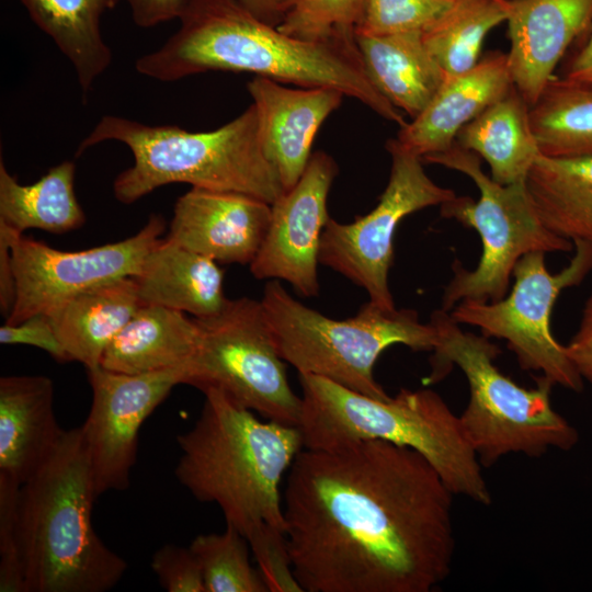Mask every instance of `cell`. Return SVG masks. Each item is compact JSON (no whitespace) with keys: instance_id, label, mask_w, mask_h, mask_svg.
Wrapping results in <instances>:
<instances>
[{"instance_id":"1","label":"cell","mask_w":592,"mask_h":592,"mask_svg":"<svg viewBox=\"0 0 592 592\" xmlns=\"http://www.w3.org/2000/svg\"><path fill=\"white\" fill-rule=\"evenodd\" d=\"M454 493L417 451L382 440L303 448L283 493L304 592H431L452 571Z\"/></svg>"},{"instance_id":"2","label":"cell","mask_w":592,"mask_h":592,"mask_svg":"<svg viewBox=\"0 0 592 592\" xmlns=\"http://www.w3.org/2000/svg\"><path fill=\"white\" fill-rule=\"evenodd\" d=\"M180 27L135 69L163 81L212 70L250 72L301 88L326 87L358 100L383 118L407 124L369 79L355 37L307 41L287 35L235 0H186Z\"/></svg>"},{"instance_id":"3","label":"cell","mask_w":592,"mask_h":592,"mask_svg":"<svg viewBox=\"0 0 592 592\" xmlns=\"http://www.w3.org/2000/svg\"><path fill=\"white\" fill-rule=\"evenodd\" d=\"M194 425L178 436V481L200 502L218 505L249 546L286 537L281 482L304 448L296 425L261 421L207 389Z\"/></svg>"},{"instance_id":"4","label":"cell","mask_w":592,"mask_h":592,"mask_svg":"<svg viewBox=\"0 0 592 592\" xmlns=\"http://www.w3.org/2000/svg\"><path fill=\"white\" fill-rule=\"evenodd\" d=\"M79 428L20 488L19 533L26 592H104L127 562L94 530L96 500Z\"/></svg>"},{"instance_id":"5","label":"cell","mask_w":592,"mask_h":592,"mask_svg":"<svg viewBox=\"0 0 592 592\" xmlns=\"http://www.w3.org/2000/svg\"><path fill=\"white\" fill-rule=\"evenodd\" d=\"M304 448H329L362 440H382L419 452L454 496L490 505L492 496L458 415L430 388H402L376 399L330 379L298 374Z\"/></svg>"},{"instance_id":"6","label":"cell","mask_w":592,"mask_h":592,"mask_svg":"<svg viewBox=\"0 0 592 592\" xmlns=\"http://www.w3.org/2000/svg\"><path fill=\"white\" fill-rule=\"evenodd\" d=\"M109 140L124 144L134 158L113 184L123 204L170 183L243 193L270 204L284 193L278 172L263 151L253 104L219 128L197 133L105 115L80 143L77 156Z\"/></svg>"},{"instance_id":"7","label":"cell","mask_w":592,"mask_h":592,"mask_svg":"<svg viewBox=\"0 0 592 592\" xmlns=\"http://www.w3.org/2000/svg\"><path fill=\"white\" fill-rule=\"evenodd\" d=\"M430 322L437 341L424 384L439 382L453 365L464 373L469 399L458 418L482 468L509 454L542 457L549 448L569 451L577 444L578 431L553 408L551 380L540 375L536 387H522L497 367L501 351L489 338L464 331L442 308Z\"/></svg>"},{"instance_id":"8","label":"cell","mask_w":592,"mask_h":592,"mask_svg":"<svg viewBox=\"0 0 592 592\" xmlns=\"http://www.w3.org/2000/svg\"><path fill=\"white\" fill-rule=\"evenodd\" d=\"M264 316L280 356L298 374L320 376L376 399L390 396L376 380L375 364L389 346L433 351L437 333L409 308L372 301L344 320L329 318L293 297L277 280L265 284Z\"/></svg>"},{"instance_id":"9","label":"cell","mask_w":592,"mask_h":592,"mask_svg":"<svg viewBox=\"0 0 592 592\" xmlns=\"http://www.w3.org/2000/svg\"><path fill=\"white\" fill-rule=\"evenodd\" d=\"M421 159L467 175L479 191L476 201L457 195L440 206L442 217L475 229L482 244L474 270L465 269L458 260L453 262V277L442 296L443 310L451 311L462 300L487 303L503 298L510 289L514 266L527 253L573 250L571 241L549 231L540 221L525 182H496L483 172L480 158L456 143Z\"/></svg>"},{"instance_id":"10","label":"cell","mask_w":592,"mask_h":592,"mask_svg":"<svg viewBox=\"0 0 592 592\" xmlns=\"http://www.w3.org/2000/svg\"><path fill=\"white\" fill-rule=\"evenodd\" d=\"M569 264L551 274L542 251L523 255L513 270L508 294L497 301L462 300L451 311L459 325L478 328L487 338L504 340L520 367L537 372L554 385L580 392L583 379L566 345L553 334L551 315L562 291L579 285L592 271V243L573 242Z\"/></svg>"},{"instance_id":"11","label":"cell","mask_w":592,"mask_h":592,"mask_svg":"<svg viewBox=\"0 0 592 592\" xmlns=\"http://www.w3.org/2000/svg\"><path fill=\"white\" fill-rule=\"evenodd\" d=\"M196 320L201 338L186 385L217 389L265 420L298 426L301 397L289 385L261 301L229 299L218 315Z\"/></svg>"},{"instance_id":"12","label":"cell","mask_w":592,"mask_h":592,"mask_svg":"<svg viewBox=\"0 0 592 592\" xmlns=\"http://www.w3.org/2000/svg\"><path fill=\"white\" fill-rule=\"evenodd\" d=\"M386 149L391 158L390 174L377 205L352 223L330 217L321 238L319 262L366 291L369 301L395 309L388 275L397 227L407 216L441 206L457 194L436 184L425 173L422 159L400 147L396 139H389Z\"/></svg>"},{"instance_id":"13","label":"cell","mask_w":592,"mask_h":592,"mask_svg":"<svg viewBox=\"0 0 592 592\" xmlns=\"http://www.w3.org/2000/svg\"><path fill=\"white\" fill-rule=\"evenodd\" d=\"M164 230L163 217L151 215L132 237L80 251H62L18 237L12 244L15 299L5 322L15 325L34 315H48L81 292L136 276Z\"/></svg>"},{"instance_id":"14","label":"cell","mask_w":592,"mask_h":592,"mask_svg":"<svg viewBox=\"0 0 592 592\" xmlns=\"http://www.w3.org/2000/svg\"><path fill=\"white\" fill-rule=\"evenodd\" d=\"M88 377L92 402L80 430L99 498L128 488L140 426L175 386L186 385L187 368L124 374L99 366Z\"/></svg>"},{"instance_id":"15","label":"cell","mask_w":592,"mask_h":592,"mask_svg":"<svg viewBox=\"0 0 592 592\" xmlns=\"http://www.w3.org/2000/svg\"><path fill=\"white\" fill-rule=\"evenodd\" d=\"M338 171L330 155L316 151L298 182L271 204L267 232L249 264L257 280L285 281L300 296H318L320 244L330 219L327 201Z\"/></svg>"},{"instance_id":"16","label":"cell","mask_w":592,"mask_h":592,"mask_svg":"<svg viewBox=\"0 0 592 592\" xmlns=\"http://www.w3.org/2000/svg\"><path fill=\"white\" fill-rule=\"evenodd\" d=\"M271 219V204L238 192L191 187L173 208L168 239L217 263L250 264Z\"/></svg>"},{"instance_id":"17","label":"cell","mask_w":592,"mask_h":592,"mask_svg":"<svg viewBox=\"0 0 592 592\" xmlns=\"http://www.w3.org/2000/svg\"><path fill=\"white\" fill-rule=\"evenodd\" d=\"M258 114L263 151L278 172L284 192L303 175L316 134L345 96L333 88H288L254 77L247 84Z\"/></svg>"},{"instance_id":"18","label":"cell","mask_w":592,"mask_h":592,"mask_svg":"<svg viewBox=\"0 0 592 592\" xmlns=\"http://www.w3.org/2000/svg\"><path fill=\"white\" fill-rule=\"evenodd\" d=\"M505 22L513 86L532 106L570 45L592 25V0H510Z\"/></svg>"},{"instance_id":"19","label":"cell","mask_w":592,"mask_h":592,"mask_svg":"<svg viewBox=\"0 0 592 592\" xmlns=\"http://www.w3.org/2000/svg\"><path fill=\"white\" fill-rule=\"evenodd\" d=\"M512 87L506 54L488 53L468 71L446 76L426 107L400 127L395 139L420 158L445 151L456 143L464 126Z\"/></svg>"},{"instance_id":"20","label":"cell","mask_w":592,"mask_h":592,"mask_svg":"<svg viewBox=\"0 0 592 592\" xmlns=\"http://www.w3.org/2000/svg\"><path fill=\"white\" fill-rule=\"evenodd\" d=\"M64 432L54 412L49 377L0 378V474L22 486L48 459Z\"/></svg>"},{"instance_id":"21","label":"cell","mask_w":592,"mask_h":592,"mask_svg":"<svg viewBox=\"0 0 592 592\" xmlns=\"http://www.w3.org/2000/svg\"><path fill=\"white\" fill-rule=\"evenodd\" d=\"M134 278L143 304L163 306L196 319L218 315L229 300L218 263L167 237L150 250Z\"/></svg>"},{"instance_id":"22","label":"cell","mask_w":592,"mask_h":592,"mask_svg":"<svg viewBox=\"0 0 592 592\" xmlns=\"http://www.w3.org/2000/svg\"><path fill=\"white\" fill-rule=\"evenodd\" d=\"M201 331L197 320L158 305L143 304L105 350L101 367L124 374L187 368Z\"/></svg>"},{"instance_id":"23","label":"cell","mask_w":592,"mask_h":592,"mask_svg":"<svg viewBox=\"0 0 592 592\" xmlns=\"http://www.w3.org/2000/svg\"><path fill=\"white\" fill-rule=\"evenodd\" d=\"M143 305L134 276L113 280L67 299L48 314L70 357L99 367L115 337Z\"/></svg>"},{"instance_id":"24","label":"cell","mask_w":592,"mask_h":592,"mask_svg":"<svg viewBox=\"0 0 592 592\" xmlns=\"http://www.w3.org/2000/svg\"><path fill=\"white\" fill-rule=\"evenodd\" d=\"M364 68L377 90L411 119L430 103L446 73L429 52L421 32L354 34Z\"/></svg>"},{"instance_id":"25","label":"cell","mask_w":592,"mask_h":592,"mask_svg":"<svg viewBox=\"0 0 592 592\" xmlns=\"http://www.w3.org/2000/svg\"><path fill=\"white\" fill-rule=\"evenodd\" d=\"M456 144L482 158L490 177L503 185L524 183L542 155L532 129L530 106L514 86L464 126Z\"/></svg>"},{"instance_id":"26","label":"cell","mask_w":592,"mask_h":592,"mask_svg":"<svg viewBox=\"0 0 592 592\" xmlns=\"http://www.w3.org/2000/svg\"><path fill=\"white\" fill-rule=\"evenodd\" d=\"M525 185L544 226L572 243H592V157L540 155Z\"/></svg>"},{"instance_id":"27","label":"cell","mask_w":592,"mask_h":592,"mask_svg":"<svg viewBox=\"0 0 592 592\" xmlns=\"http://www.w3.org/2000/svg\"><path fill=\"white\" fill-rule=\"evenodd\" d=\"M34 24L48 35L71 62L86 96L112 62L101 32L105 10L113 0H19Z\"/></svg>"},{"instance_id":"28","label":"cell","mask_w":592,"mask_h":592,"mask_svg":"<svg viewBox=\"0 0 592 592\" xmlns=\"http://www.w3.org/2000/svg\"><path fill=\"white\" fill-rule=\"evenodd\" d=\"M76 164L62 161L36 182L19 183L0 161V224L18 235L41 229L60 235L84 225L75 192Z\"/></svg>"},{"instance_id":"29","label":"cell","mask_w":592,"mask_h":592,"mask_svg":"<svg viewBox=\"0 0 592 592\" xmlns=\"http://www.w3.org/2000/svg\"><path fill=\"white\" fill-rule=\"evenodd\" d=\"M530 119L543 156L592 157V83L551 78Z\"/></svg>"},{"instance_id":"30","label":"cell","mask_w":592,"mask_h":592,"mask_svg":"<svg viewBox=\"0 0 592 592\" xmlns=\"http://www.w3.org/2000/svg\"><path fill=\"white\" fill-rule=\"evenodd\" d=\"M510 0H455L423 41L446 76L468 71L480 60L487 34L506 21Z\"/></svg>"},{"instance_id":"31","label":"cell","mask_w":592,"mask_h":592,"mask_svg":"<svg viewBox=\"0 0 592 592\" xmlns=\"http://www.w3.org/2000/svg\"><path fill=\"white\" fill-rule=\"evenodd\" d=\"M190 548L201 565L206 592H269L250 562L248 540L234 527L200 534Z\"/></svg>"},{"instance_id":"32","label":"cell","mask_w":592,"mask_h":592,"mask_svg":"<svg viewBox=\"0 0 592 592\" xmlns=\"http://www.w3.org/2000/svg\"><path fill=\"white\" fill-rule=\"evenodd\" d=\"M364 0H294L277 29L307 41L354 38Z\"/></svg>"},{"instance_id":"33","label":"cell","mask_w":592,"mask_h":592,"mask_svg":"<svg viewBox=\"0 0 592 592\" xmlns=\"http://www.w3.org/2000/svg\"><path fill=\"white\" fill-rule=\"evenodd\" d=\"M455 0H364L354 34L388 35L432 26Z\"/></svg>"},{"instance_id":"34","label":"cell","mask_w":592,"mask_h":592,"mask_svg":"<svg viewBox=\"0 0 592 592\" xmlns=\"http://www.w3.org/2000/svg\"><path fill=\"white\" fill-rule=\"evenodd\" d=\"M21 485L0 474V591L26 592L20 548Z\"/></svg>"},{"instance_id":"35","label":"cell","mask_w":592,"mask_h":592,"mask_svg":"<svg viewBox=\"0 0 592 592\" xmlns=\"http://www.w3.org/2000/svg\"><path fill=\"white\" fill-rule=\"evenodd\" d=\"M151 568L168 592H206L201 565L190 547H160L152 555Z\"/></svg>"},{"instance_id":"36","label":"cell","mask_w":592,"mask_h":592,"mask_svg":"<svg viewBox=\"0 0 592 592\" xmlns=\"http://www.w3.org/2000/svg\"><path fill=\"white\" fill-rule=\"evenodd\" d=\"M0 343L35 346L48 353L57 362H70L46 314L34 315L15 325L4 322L0 327Z\"/></svg>"},{"instance_id":"37","label":"cell","mask_w":592,"mask_h":592,"mask_svg":"<svg viewBox=\"0 0 592 592\" xmlns=\"http://www.w3.org/2000/svg\"><path fill=\"white\" fill-rule=\"evenodd\" d=\"M566 351L580 377L592 386V291L584 304L578 329L566 345Z\"/></svg>"},{"instance_id":"38","label":"cell","mask_w":592,"mask_h":592,"mask_svg":"<svg viewBox=\"0 0 592 592\" xmlns=\"http://www.w3.org/2000/svg\"><path fill=\"white\" fill-rule=\"evenodd\" d=\"M113 2L115 7L119 2H126L136 25L152 27L179 19L186 0H113Z\"/></svg>"},{"instance_id":"39","label":"cell","mask_w":592,"mask_h":592,"mask_svg":"<svg viewBox=\"0 0 592 592\" xmlns=\"http://www.w3.org/2000/svg\"><path fill=\"white\" fill-rule=\"evenodd\" d=\"M18 235L0 224V309L7 318L15 299V277L12 262V244Z\"/></svg>"},{"instance_id":"40","label":"cell","mask_w":592,"mask_h":592,"mask_svg":"<svg viewBox=\"0 0 592 592\" xmlns=\"http://www.w3.org/2000/svg\"><path fill=\"white\" fill-rule=\"evenodd\" d=\"M260 20L277 26L294 0H235Z\"/></svg>"},{"instance_id":"41","label":"cell","mask_w":592,"mask_h":592,"mask_svg":"<svg viewBox=\"0 0 592 592\" xmlns=\"http://www.w3.org/2000/svg\"><path fill=\"white\" fill-rule=\"evenodd\" d=\"M563 78L572 81L592 83V33L587 44L571 60Z\"/></svg>"}]
</instances>
